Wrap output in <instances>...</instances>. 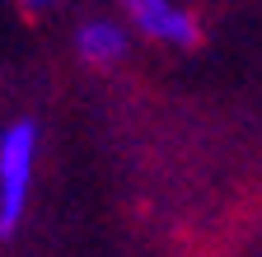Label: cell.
I'll return each instance as SVG.
<instances>
[{
	"label": "cell",
	"instance_id": "4",
	"mask_svg": "<svg viewBox=\"0 0 262 257\" xmlns=\"http://www.w3.org/2000/svg\"><path fill=\"white\" fill-rule=\"evenodd\" d=\"M19 5H24V10H33V14H38V10H52V5H56V0H19Z\"/></svg>",
	"mask_w": 262,
	"mask_h": 257
},
{
	"label": "cell",
	"instance_id": "3",
	"mask_svg": "<svg viewBox=\"0 0 262 257\" xmlns=\"http://www.w3.org/2000/svg\"><path fill=\"white\" fill-rule=\"evenodd\" d=\"M126 47H131V33L113 14H94L75 28V52H80L84 66H117L126 56Z\"/></svg>",
	"mask_w": 262,
	"mask_h": 257
},
{
	"label": "cell",
	"instance_id": "2",
	"mask_svg": "<svg viewBox=\"0 0 262 257\" xmlns=\"http://www.w3.org/2000/svg\"><path fill=\"white\" fill-rule=\"evenodd\" d=\"M117 10L126 14V24L136 33L164 42V47H192L202 38V24L192 10H183L178 0H117Z\"/></svg>",
	"mask_w": 262,
	"mask_h": 257
},
{
	"label": "cell",
	"instance_id": "1",
	"mask_svg": "<svg viewBox=\"0 0 262 257\" xmlns=\"http://www.w3.org/2000/svg\"><path fill=\"white\" fill-rule=\"evenodd\" d=\"M38 145L42 136L28 117L0 126V239H10L28 215L33 178H38Z\"/></svg>",
	"mask_w": 262,
	"mask_h": 257
}]
</instances>
